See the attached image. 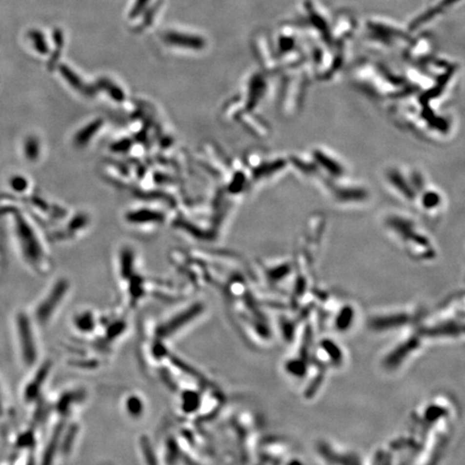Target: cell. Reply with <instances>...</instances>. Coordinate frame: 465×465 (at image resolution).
<instances>
[{
	"label": "cell",
	"instance_id": "5b68a950",
	"mask_svg": "<svg viewBox=\"0 0 465 465\" xmlns=\"http://www.w3.org/2000/svg\"><path fill=\"white\" fill-rule=\"evenodd\" d=\"M30 37L33 38L34 42L36 43V48H37V50L40 52V53H45L46 45H45L44 39L42 38L41 34L38 33V31H33V33L30 34Z\"/></svg>",
	"mask_w": 465,
	"mask_h": 465
},
{
	"label": "cell",
	"instance_id": "3957f363",
	"mask_svg": "<svg viewBox=\"0 0 465 465\" xmlns=\"http://www.w3.org/2000/svg\"><path fill=\"white\" fill-rule=\"evenodd\" d=\"M453 1H454V0H446V1H443L441 4H438L437 7H435L434 9H432L431 11L426 12L425 15H423V17H421L420 19H418L416 22L412 24V25H415V26H412V27L416 28L418 25H420L421 23H425V22H426V20L432 19L433 15H435L437 13H441L444 10V8H446L447 6H449V4H451Z\"/></svg>",
	"mask_w": 465,
	"mask_h": 465
},
{
	"label": "cell",
	"instance_id": "7a4b0ae2",
	"mask_svg": "<svg viewBox=\"0 0 465 465\" xmlns=\"http://www.w3.org/2000/svg\"><path fill=\"white\" fill-rule=\"evenodd\" d=\"M166 40L170 43L186 46V48L200 49L203 45V41L196 37H189V36H182L178 34H169L166 36Z\"/></svg>",
	"mask_w": 465,
	"mask_h": 465
},
{
	"label": "cell",
	"instance_id": "277c9868",
	"mask_svg": "<svg viewBox=\"0 0 465 465\" xmlns=\"http://www.w3.org/2000/svg\"><path fill=\"white\" fill-rule=\"evenodd\" d=\"M8 404L9 403L6 396V392H4L2 381L1 378H0V423L6 420V418L10 414V407Z\"/></svg>",
	"mask_w": 465,
	"mask_h": 465
},
{
	"label": "cell",
	"instance_id": "6da1fadb",
	"mask_svg": "<svg viewBox=\"0 0 465 465\" xmlns=\"http://www.w3.org/2000/svg\"><path fill=\"white\" fill-rule=\"evenodd\" d=\"M14 330L20 361L25 366H31L37 359V347L30 321L25 313L15 316Z\"/></svg>",
	"mask_w": 465,
	"mask_h": 465
}]
</instances>
